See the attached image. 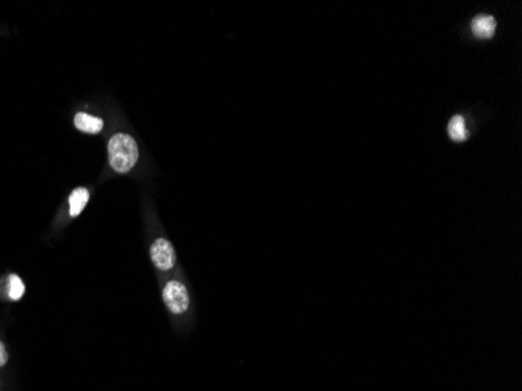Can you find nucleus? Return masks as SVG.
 <instances>
[{"instance_id":"nucleus-3","label":"nucleus","mask_w":522,"mask_h":391,"mask_svg":"<svg viewBox=\"0 0 522 391\" xmlns=\"http://www.w3.org/2000/svg\"><path fill=\"white\" fill-rule=\"evenodd\" d=\"M151 257H152V262L155 263V267L161 271H169L175 267V262H177V257H175V250L172 248V244L165 238H160L152 244Z\"/></svg>"},{"instance_id":"nucleus-8","label":"nucleus","mask_w":522,"mask_h":391,"mask_svg":"<svg viewBox=\"0 0 522 391\" xmlns=\"http://www.w3.org/2000/svg\"><path fill=\"white\" fill-rule=\"evenodd\" d=\"M24 291H25V286L23 281H20L18 276H11L10 283H8V295L13 301H19V299L24 296Z\"/></svg>"},{"instance_id":"nucleus-4","label":"nucleus","mask_w":522,"mask_h":391,"mask_svg":"<svg viewBox=\"0 0 522 391\" xmlns=\"http://www.w3.org/2000/svg\"><path fill=\"white\" fill-rule=\"evenodd\" d=\"M496 29H497V23H496V19L492 18L491 15L476 16L474 19H472V23H471V32L478 39H490V38H492V37H495V33H496Z\"/></svg>"},{"instance_id":"nucleus-1","label":"nucleus","mask_w":522,"mask_h":391,"mask_svg":"<svg viewBox=\"0 0 522 391\" xmlns=\"http://www.w3.org/2000/svg\"><path fill=\"white\" fill-rule=\"evenodd\" d=\"M110 165L116 172L130 171L138 162V146L130 135L117 134L108 143Z\"/></svg>"},{"instance_id":"nucleus-2","label":"nucleus","mask_w":522,"mask_h":391,"mask_svg":"<svg viewBox=\"0 0 522 391\" xmlns=\"http://www.w3.org/2000/svg\"><path fill=\"white\" fill-rule=\"evenodd\" d=\"M163 299L169 310L175 315L185 313L189 307V296L186 286L179 281L169 282L163 290Z\"/></svg>"},{"instance_id":"nucleus-6","label":"nucleus","mask_w":522,"mask_h":391,"mask_svg":"<svg viewBox=\"0 0 522 391\" xmlns=\"http://www.w3.org/2000/svg\"><path fill=\"white\" fill-rule=\"evenodd\" d=\"M75 127L84 132V134H98L103 129V122L101 117L89 116L87 113H79L74 117Z\"/></svg>"},{"instance_id":"nucleus-9","label":"nucleus","mask_w":522,"mask_h":391,"mask_svg":"<svg viewBox=\"0 0 522 391\" xmlns=\"http://www.w3.org/2000/svg\"><path fill=\"white\" fill-rule=\"evenodd\" d=\"M6 361H8V352H6L4 343H0V366H4Z\"/></svg>"},{"instance_id":"nucleus-5","label":"nucleus","mask_w":522,"mask_h":391,"mask_svg":"<svg viewBox=\"0 0 522 391\" xmlns=\"http://www.w3.org/2000/svg\"><path fill=\"white\" fill-rule=\"evenodd\" d=\"M447 134L449 138L452 139L454 143H464L469 136L468 132V125L466 120L461 115H455L454 117H450L449 125H447Z\"/></svg>"},{"instance_id":"nucleus-7","label":"nucleus","mask_w":522,"mask_h":391,"mask_svg":"<svg viewBox=\"0 0 522 391\" xmlns=\"http://www.w3.org/2000/svg\"><path fill=\"white\" fill-rule=\"evenodd\" d=\"M88 199H89V193L87 188H77V190H74L69 198L70 216H79L84 208V205H87Z\"/></svg>"}]
</instances>
